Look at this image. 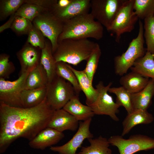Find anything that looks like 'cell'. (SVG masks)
<instances>
[{"instance_id": "1", "label": "cell", "mask_w": 154, "mask_h": 154, "mask_svg": "<svg viewBox=\"0 0 154 154\" xmlns=\"http://www.w3.org/2000/svg\"><path fill=\"white\" fill-rule=\"evenodd\" d=\"M46 98L29 108L13 107L0 102V153L19 138L30 141L47 127L54 111Z\"/></svg>"}, {"instance_id": "2", "label": "cell", "mask_w": 154, "mask_h": 154, "mask_svg": "<svg viewBox=\"0 0 154 154\" xmlns=\"http://www.w3.org/2000/svg\"><path fill=\"white\" fill-rule=\"evenodd\" d=\"M99 45L88 38L65 39L58 42L53 56L56 63L62 61L76 66L87 61Z\"/></svg>"}, {"instance_id": "3", "label": "cell", "mask_w": 154, "mask_h": 154, "mask_svg": "<svg viewBox=\"0 0 154 154\" xmlns=\"http://www.w3.org/2000/svg\"><path fill=\"white\" fill-rule=\"evenodd\" d=\"M103 26L95 21L90 13L83 14L64 23L62 31L58 42L69 38H90L99 40L103 36Z\"/></svg>"}, {"instance_id": "4", "label": "cell", "mask_w": 154, "mask_h": 154, "mask_svg": "<svg viewBox=\"0 0 154 154\" xmlns=\"http://www.w3.org/2000/svg\"><path fill=\"white\" fill-rule=\"evenodd\" d=\"M139 23L137 36L131 42L125 52L114 58L115 71L117 75L122 76L126 74L136 61L143 57L146 53L144 47L143 25L140 19Z\"/></svg>"}, {"instance_id": "5", "label": "cell", "mask_w": 154, "mask_h": 154, "mask_svg": "<svg viewBox=\"0 0 154 154\" xmlns=\"http://www.w3.org/2000/svg\"><path fill=\"white\" fill-rule=\"evenodd\" d=\"M46 88L47 100L54 110L63 108L71 99L79 96L69 82L57 75L48 82Z\"/></svg>"}, {"instance_id": "6", "label": "cell", "mask_w": 154, "mask_h": 154, "mask_svg": "<svg viewBox=\"0 0 154 154\" xmlns=\"http://www.w3.org/2000/svg\"><path fill=\"white\" fill-rule=\"evenodd\" d=\"M123 137L113 135L108 139L110 145L117 148L119 154H133L154 149V138L141 134L131 135L127 139Z\"/></svg>"}, {"instance_id": "7", "label": "cell", "mask_w": 154, "mask_h": 154, "mask_svg": "<svg viewBox=\"0 0 154 154\" xmlns=\"http://www.w3.org/2000/svg\"><path fill=\"white\" fill-rule=\"evenodd\" d=\"M32 23L50 41L53 54L58 46V38L62 31L64 23L52 12L46 11L36 17Z\"/></svg>"}, {"instance_id": "8", "label": "cell", "mask_w": 154, "mask_h": 154, "mask_svg": "<svg viewBox=\"0 0 154 154\" xmlns=\"http://www.w3.org/2000/svg\"><path fill=\"white\" fill-rule=\"evenodd\" d=\"M134 0H125L108 31L115 35L119 42L122 35L131 32L139 19L133 9Z\"/></svg>"}, {"instance_id": "9", "label": "cell", "mask_w": 154, "mask_h": 154, "mask_svg": "<svg viewBox=\"0 0 154 154\" xmlns=\"http://www.w3.org/2000/svg\"><path fill=\"white\" fill-rule=\"evenodd\" d=\"M125 0H91L90 13L108 31Z\"/></svg>"}, {"instance_id": "10", "label": "cell", "mask_w": 154, "mask_h": 154, "mask_svg": "<svg viewBox=\"0 0 154 154\" xmlns=\"http://www.w3.org/2000/svg\"><path fill=\"white\" fill-rule=\"evenodd\" d=\"M112 84L110 82L108 85L104 86L102 82L100 81L96 86L98 92L97 98L89 106L94 114L108 115L117 121L119 119L116 114L119 112V109L121 106L115 102L112 97L108 93Z\"/></svg>"}, {"instance_id": "11", "label": "cell", "mask_w": 154, "mask_h": 154, "mask_svg": "<svg viewBox=\"0 0 154 154\" xmlns=\"http://www.w3.org/2000/svg\"><path fill=\"white\" fill-rule=\"evenodd\" d=\"M30 72L20 74L17 79L13 81L0 78V102L12 107H23L21 94Z\"/></svg>"}, {"instance_id": "12", "label": "cell", "mask_w": 154, "mask_h": 154, "mask_svg": "<svg viewBox=\"0 0 154 154\" xmlns=\"http://www.w3.org/2000/svg\"><path fill=\"white\" fill-rule=\"evenodd\" d=\"M91 121L90 118L80 122L77 131L69 141L61 146H52L50 150L59 154H77V151L84 141L93 137L90 130Z\"/></svg>"}, {"instance_id": "13", "label": "cell", "mask_w": 154, "mask_h": 154, "mask_svg": "<svg viewBox=\"0 0 154 154\" xmlns=\"http://www.w3.org/2000/svg\"><path fill=\"white\" fill-rule=\"evenodd\" d=\"M41 49L27 42L18 52L17 56L21 67L20 74L30 72L40 64Z\"/></svg>"}, {"instance_id": "14", "label": "cell", "mask_w": 154, "mask_h": 154, "mask_svg": "<svg viewBox=\"0 0 154 154\" xmlns=\"http://www.w3.org/2000/svg\"><path fill=\"white\" fill-rule=\"evenodd\" d=\"M79 121L63 108L54 110L47 127L63 132L65 130L76 131Z\"/></svg>"}, {"instance_id": "15", "label": "cell", "mask_w": 154, "mask_h": 154, "mask_svg": "<svg viewBox=\"0 0 154 154\" xmlns=\"http://www.w3.org/2000/svg\"><path fill=\"white\" fill-rule=\"evenodd\" d=\"M64 136L63 132L47 127L29 141V145L33 149L43 150L57 144Z\"/></svg>"}, {"instance_id": "16", "label": "cell", "mask_w": 154, "mask_h": 154, "mask_svg": "<svg viewBox=\"0 0 154 154\" xmlns=\"http://www.w3.org/2000/svg\"><path fill=\"white\" fill-rule=\"evenodd\" d=\"M91 0H73L66 8L53 13L63 23L79 15L89 13Z\"/></svg>"}, {"instance_id": "17", "label": "cell", "mask_w": 154, "mask_h": 154, "mask_svg": "<svg viewBox=\"0 0 154 154\" xmlns=\"http://www.w3.org/2000/svg\"><path fill=\"white\" fill-rule=\"evenodd\" d=\"M153 115L147 110L134 109L128 114L122 122L123 131L121 136L128 134L135 126L140 124H147L153 121Z\"/></svg>"}, {"instance_id": "18", "label": "cell", "mask_w": 154, "mask_h": 154, "mask_svg": "<svg viewBox=\"0 0 154 154\" xmlns=\"http://www.w3.org/2000/svg\"><path fill=\"white\" fill-rule=\"evenodd\" d=\"M154 96V81L149 79L146 86L141 91L131 94L134 109L147 110L150 106Z\"/></svg>"}, {"instance_id": "19", "label": "cell", "mask_w": 154, "mask_h": 154, "mask_svg": "<svg viewBox=\"0 0 154 154\" xmlns=\"http://www.w3.org/2000/svg\"><path fill=\"white\" fill-rule=\"evenodd\" d=\"M79 96L76 95L71 99L63 109L79 121H84L92 118L95 115L90 107L82 104Z\"/></svg>"}, {"instance_id": "20", "label": "cell", "mask_w": 154, "mask_h": 154, "mask_svg": "<svg viewBox=\"0 0 154 154\" xmlns=\"http://www.w3.org/2000/svg\"><path fill=\"white\" fill-rule=\"evenodd\" d=\"M149 78L137 72L132 71L121 78L119 82L121 86L131 94L138 92L147 85Z\"/></svg>"}, {"instance_id": "21", "label": "cell", "mask_w": 154, "mask_h": 154, "mask_svg": "<svg viewBox=\"0 0 154 154\" xmlns=\"http://www.w3.org/2000/svg\"><path fill=\"white\" fill-rule=\"evenodd\" d=\"M68 66L76 76L81 90L86 96V104L87 105L89 106L97 98L98 95L97 89L93 87L92 83L90 80L83 70H78L69 64Z\"/></svg>"}, {"instance_id": "22", "label": "cell", "mask_w": 154, "mask_h": 154, "mask_svg": "<svg viewBox=\"0 0 154 154\" xmlns=\"http://www.w3.org/2000/svg\"><path fill=\"white\" fill-rule=\"evenodd\" d=\"M154 54L147 51L142 57L137 60L130 68L154 81Z\"/></svg>"}, {"instance_id": "23", "label": "cell", "mask_w": 154, "mask_h": 154, "mask_svg": "<svg viewBox=\"0 0 154 154\" xmlns=\"http://www.w3.org/2000/svg\"><path fill=\"white\" fill-rule=\"evenodd\" d=\"M40 63L46 72L48 82H50L57 75L56 63L53 56L50 42L46 41L45 46L41 49Z\"/></svg>"}, {"instance_id": "24", "label": "cell", "mask_w": 154, "mask_h": 154, "mask_svg": "<svg viewBox=\"0 0 154 154\" xmlns=\"http://www.w3.org/2000/svg\"><path fill=\"white\" fill-rule=\"evenodd\" d=\"M46 86L33 89L24 90L21 96L23 107H32L40 104L46 97Z\"/></svg>"}, {"instance_id": "25", "label": "cell", "mask_w": 154, "mask_h": 154, "mask_svg": "<svg viewBox=\"0 0 154 154\" xmlns=\"http://www.w3.org/2000/svg\"><path fill=\"white\" fill-rule=\"evenodd\" d=\"M48 82L46 72L40 63L28 75L24 84V90L46 86Z\"/></svg>"}, {"instance_id": "26", "label": "cell", "mask_w": 154, "mask_h": 154, "mask_svg": "<svg viewBox=\"0 0 154 154\" xmlns=\"http://www.w3.org/2000/svg\"><path fill=\"white\" fill-rule=\"evenodd\" d=\"M90 145L82 147L77 154H112L108 139L100 136L88 139Z\"/></svg>"}, {"instance_id": "27", "label": "cell", "mask_w": 154, "mask_h": 154, "mask_svg": "<svg viewBox=\"0 0 154 154\" xmlns=\"http://www.w3.org/2000/svg\"><path fill=\"white\" fill-rule=\"evenodd\" d=\"M108 92L114 94L116 96V102L121 106H123L127 114L133 110L131 100V94L122 86L110 87Z\"/></svg>"}, {"instance_id": "28", "label": "cell", "mask_w": 154, "mask_h": 154, "mask_svg": "<svg viewBox=\"0 0 154 154\" xmlns=\"http://www.w3.org/2000/svg\"><path fill=\"white\" fill-rule=\"evenodd\" d=\"M56 75L69 82L73 86L77 93L79 95L81 91L77 79L73 71L70 68L68 64L60 61L56 64Z\"/></svg>"}, {"instance_id": "29", "label": "cell", "mask_w": 154, "mask_h": 154, "mask_svg": "<svg viewBox=\"0 0 154 154\" xmlns=\"http://www.w3.org/2000/svg\"><path fill=\"white\" fill-rule=\"evenodd\" d=\"M46 11H50L37 5L25 2L14 14L25 18L32 22L36 17Z\"/></svg>"}, {"instance_id": "30", "label": "cell", "mask_w": 154, "mask_h": 154, "mask_svg": "<svg viewBox=\"0 0 154 154\" xmlns=\"http://www.w3.org/2000/svg\"><path fill=\"white\" fill-rule=\"evenodd\" d=\"M133 9L140 20L154 15V0H134Z\"/></svg>"}, {"instance_id": "31", "label": "cell", "mask_w": 154, "mask_h": 154, "mask_svg": "<svg viewBox=\"0 0 154 154\" xmlns=\"http://www.w3.org/2000/svg\"><path fill=\"white\" fill-rule=\"evenodd\" d=\"M25 3L24 0H2L0 1V19L4 20L14 14Z\"/></svg>"}, {"instance_id": "32", "label": "cell", "mask_w": 154, "mask_h": 154, "mask_svg": "<svg viewBox=\"0 0 154 154\" xmlns=\"http://www.w3.org/2000/svg\"><path fill=\"white\" fill-rule=\"evenodd\" d=\"M143 34L147 46V51L154 54V15L144 20Z\"/></svg>"}, {"instance_id": "33", "label": "cell", "mask_w": 154, "mask_h": 154, "mask_svg": "<svg viewBox=\"0 0 154 154\" xmlns=\"http://www.w3.org/2000/svg\"><path fill=\"white\" fill-rule=\"evenodd\" d=\"M101 55V51L99 45L87 61L86 67L83 70L92 83Z\"/></svg>"}, {"instance_id": "34", "label": "cell", "mask_w": 154, "mask_h": 154, "mask_svg": "<svg viewBox=\"0 0 154 154\" xmlns=\"http://www.w3.org/2000/svg\"><path fill=\"white\" fill-rule=\"evenodd\" d=\"M33 26L29 20L18 16H15L11 28L18 35L28 34Z\"/></svg>"}, {"instance_id": "35", "label": "cell", "mask_w": 154, "mask_h": 154, "mask_svg": "<svg viewBox=\"0 0 154 154\" xmlns=\"http://www.w3.org/2000/svg\"><path fill=\"white\" fill-rule=\"evenodd\" d=\"M28 35L27 43L34 47L41 49L44 47L46 41L44 39V37L40 31L33 25Z\"/></svg>"}, {"instance_id": "36", "label": "cell", "mask_w": 154, "mask_h": 154, "mask_svg": "<svg viewBox=\"0 0 154 154\" xmlns=\"http://www.w3.org/2000/svg\"><path fill=\"white\" fill-rule=\"evenodd\" d=\"M9 56L6 54L0 55V78H8L9 76L15 70L12 62L9 61Z\"/></svg>"}, {"instance_id": "37", "label": "cell", "mask_w": 154, "mask_h": 154, "mask_svg": "<svg viewBox=\"0 0 154 154\" xmlns=\"http://www.w3.org/2000/svg\"><path fill=\"white\" fill-rule=\"evenodd\" d=\"M57 0H25L26 3L34 4L43 7L53 12L57 2Z\"/></svg>"}, {"instance_id": "38", "label": "cell", "mask_w": 154, "mask_h": 154, "mask_svg": "<svg viewBox=\"0 0 154 154\" xmlns=\"http://www.w3.org/2000/svg\"><path fill=\"white\" fill-rule=\"evenodd\" d=\"M72 1L73 0H58L55 9L53 12L66 8L70 4Z\"/></svg>"}, {"instance_id": "39", "label": "cell", "mask_w": 154, "mask_h": 154, "mask_svg": "<svg viewBox=\"0 0 154 154\" xmlns=\"http://www.w3.org/2000/svg\"><path fill=\"white\" fill-rule=\"evenodd\" d=\"M15 17V15L14 14L11 15L8 21L5 23L0 27V33L7 28H11Z\"/></svg>"}, {"instance_id": "40", "label": "cell", "mask_w": 154, "mask_h": 154, "mask_svg": "<svg viewBox=\"0 0 154 154\" xmlns=\"http://www.w3.org/2000/svg\"></svg>"}]
</instances>
